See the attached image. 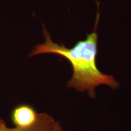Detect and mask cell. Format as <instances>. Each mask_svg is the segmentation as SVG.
Returning <instances> with one entry per match:
<instances>
[{"mask_svg": "<svg viewBox=\"0 0 131 131\" xmlns=\"http://www.w3.org/2000/svg\"><path fill=\"white\" fill-rule=\"evenodd\" d=\"M98 21L97 18L94 32L88 34L86 40L77 42L72 48H68L63 44L54 42L44 26L45 42L36 45L29 54V57L52 53L64 57L71 63L73 69L72 75L67 87L79 92H86L92 98L96 97V88L101 85L114 90L119 87V82L112 75L103 73L96 66L98 34L96 29Z\"/></svg>", "mask_w": 131, "mask_h": 131, "instance_id": "obj_1", "label": "cell"}, {"mask_svg": "<svg viewBox=\"0 0 131 131\" xmlns=\"http://www.w3.org/2000/svg\"><path fill=\"white\" fill-rule=\"evenodd\" d=\"M50 131H64V130L61 126V124L58 122H57L55 120V122H54L53 126H52L51 129H50Z\"/></svg>", "mask_w": 131, "mask_h": 131, "instance_id": "obj_4", "label": "cell"}, {"mask_svg": "<svg viewBox=\"0 0 131 131\" xmlns=\"http://www.w3.org/2000/svg\"><path fill=\"white\" fill-rule=\"evenodd\" d=\"M55 119L45 112L38 113L37 119L33 125L27 127H9L0 117V131H50Z\"/></svg>", "mask_w": 131, "mask_h": 131, "instance_id": "obj_2", "label": "cell"}, {"mask_svg": "<svg viewBox=\"0 0 131 131\" xmlns=\"http://www.w3.org/2000/svg\"><path fill=\"white\" fill-rule=\"evenodd\" d=\"M38 113L32 107L23 104L17 106L13 111L12 118L16 127H27L36 122Z\"/></svg>", "mask_w": 131, "mask_h": 131, "instance_id": "obj_3", "label": "cell"}]
</instances>
